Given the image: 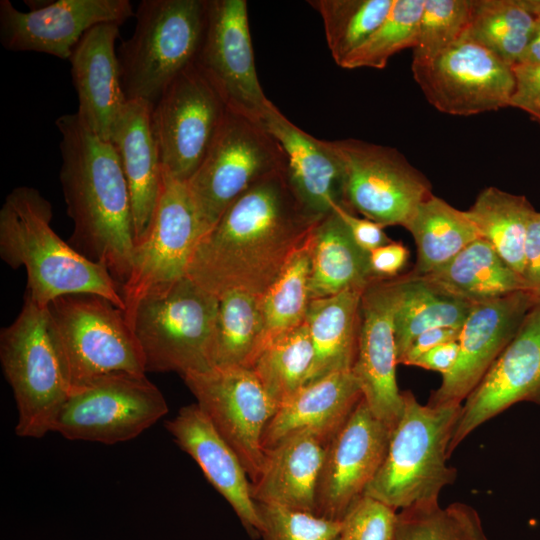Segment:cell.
<instances>
[{
	"mask_svg": "<svg viewBox=\"0 0 540 540\" xmlns=\"http://www.w3.org/2000/svg\"><path fill=\"white\" fill-rule=\"evenodd\" d=\"M323 217L295 194L287 168L260 179L198 242L187 276L220 297L241 290L261 297Z\"/></svg>",
	"mask_w": 540,
	"mask_h": 540,
	"instance_id": "obj_1",
	"label": "cell"
},
{
	"mask_svg": "<svg viewBox=\"0 0 540 540\" xmlns=\"http://www.w3.org/2000/svg\"><path fill=\"white\" fill-rule=\"evenodd\" d=\"M60 184L73 223L70 245L122 287L136 247L130 193L118 154L77 113L59 116Z\"/></svg>",
	"mask_w": 540,
	"mask_h": 540,
	"instance_id": "obj_2",
	"label": "cell"
},
{
	"mask_svg": "<svg viewBox=\"0 0 540 540\" xmlns=\"http://www.w3.org/2000/svg\"><path fill=\"white\" fill-rule=\"evenodd\" d=\"M51 203L33 187L18 186L0 209V257L27 275L25 297L41 308L54 299L78 293L96 294L125 310L121 287L95 263L53 230Z\"/></svg>",
	"mask_w": 540,
	"mask_h": 540,
	"instance_id": "obj_3",
	"label": "cell"
},
{
	"mask_svg": "<svg viewBox=\"0 0 540 540\" xmlns=\"http://www.w3.org/2000/svg\"><path fill=\"white\" fill-rule=\"evenodd\" d=\"M403 409L391 429L388 449L364 494L396 510L438 501L441 490L456 479L447 465L448 447L462 404H421L402 392Z\"/></svg>",
	"mask_w": 540,
	"mask_h": 540,
	"instance_id": "obj_4",
	"label": "cell"
},
{
	"mask_svg": "<svg viewBox=\"0 0 540 540\" xmlns=\"http://www.w3.org/2000/svg\"><path fill=\"white\" fill-rule=\"evenodd\" d=\"M207 0H142L130 38L117 49L128 101L154 105L169 84L196 61Z\"/></svg>",
	"mask_w": 540,
	"mask_h": 540,
	"instance_id": "obj_5",
	"label": "cell"
},
{
	"mask_svg": "<svg viewBox=\"0 0 540 540\" xmlns=\"http://www.w3.org/2000/svg\"><path fill=\"white\" fill-rule=\"evenodd\" d=\"M46 315L70 390L108 373L146 374L133 328L108 299L88 293L60 296L47 305Z\"/></svg>",
	"mask_w": 540,
	"mask_h": 540,
	"instance_id": "obj_6",
	"label": "cell"
},
{
	"mask_svg": "<svg viewBox=\"0 0 540 540\" xmlns=\"http://www.w3.org/2000/svg\"><path fill=\"white\" fill-rule=\"evenodd\" d=\"M219 299L188 276L150 291L130 325L148 372H205L213 368L212 339Z\"/></svg>",
	"mask_w": 540,
	"mask_h": 540,
	"instance_id": "obj_7",
	"label": "cell"
},
{
	"mask_svg": "<svg viewBox=\"0 0 540 540\" xmlns=\"http://www.w3.org/2000/svg\"><path fill=\"white\" fill-rule=\"evenodd\" d=\"M0 362L16 402V435L38 439L52 432L70 387L50 337L46 308L25 297L17 317L0 331Z\"/></svg>",
	"mask_w": 540,
	"mask_h": 540,
	"instance_id": "obj_8",
	"label": "cell"
},
{
	"mask_svg": "<svg viewBox=\"0 0 540 540\" xmlns=\"http://www.w3.org/2000/svg\"><path fill=\"white\" fill-rule=\"evenodd\" d=\"M285 168V152L265 127L227 110L207 155L187 182L205 233L251 186Z\"/></svg>",
	"mask_w": 540,
	"mask_h": 540,
	"instance_id": "obj_9",
	"label": "cell"
},
{
	"mask_svg": "<svg viewBox=\"0 0 540 540\" xmlns=\"http://www.w3.org/2000/svg\"><path fill=\"white\" fill-rule=\"evenodd\" d=\"M167 412L163 394L146 374L113 372L72 388L52 432L111 445L136 438Z\"/></svg>",
	"mask_w": 540,
	"mask_h": 540,
	"instance_id": "obj_10",
	"label": "cell"
},
{
	"mask_svg": "<svg viewBox=\"0 0 540 540\" xmlns=\"http://www.w3.org/2000/svg\"><path fill=\"white\" fill-rule=\"evenodd\" d=\"M344 172V205L384 227H405L431 184L395 148L357 139L329 141Z\"/></svg>",
	"mask_w": 540,
	"mask_h": 540,
	"instance_id": "obj_11",
	"label": "cell"
},
{
	"mask_svg": "<svg viewBox=\"0 0 540 540\" xmlns=\"http://www.w3.org/2000/svg\"><path fill=\"white\" fill-rule=\"evenodd\" d=\"M204 234L187 183L163 171L152 224L136 244L129 278L121 287L128 322L146 294L187 276L192 255Z\"/></svg>",
	"mask_w": 540,
	"mask_h": 540,
	"instance_id": "obj_12",
	"label": "cell"
},
{
	"mask_svg": "<svg viewBox=\"0 0 540 540\" xmlns=\"http://www.w3.org/2000/svg\"><path fill=\"white\" fill-rule=\"evenodd\" d=\"M227 110L195 63L181 72L152 108L163 171L187 183L207 155Z\"/></svg>",
	"mask_w": 540,
	"mask_h": 540,
	"instance_id": "obj_13",
	"label": "cell"
},
{
	"mask_svg": "<svg viewBox=\"0 0 540 540\" xmlns=\"http://www.w3.org/2000/svg\"><path fill=\"white\" fill-rule=\"evenodd\" d=\"M182 378L196 404L237 454L251 483L256 481L265 458L262 435L278 404L246 367H214Z\"/></svg>",
	"mask_w": 540,
	"mask_h": 540,
	"instance_id": "obj_14",
	"label": "cell"
},
{
	"mask_svg": "<svg viewBox=\"0 0 540 540\" xmlns=\"http://www.w3.org/2000/svg\"><path fill=\"white\" fill-rule=\"evenodd\" d=\"M412 72L427 101L451 115L508 107L515 88L512 66L466 34Z\"/></svg>",
	"mask_w": 540,
	"mask_h": 540,
	"instance_id": "obj_15",
	"label": "cell"
},
{
	"mask_svg": "<svg viewBox=\"0 0 540 540\" xmlns=\"http://www.w3.org/2000/svg\"><path fill=\"white\" fill-rule=\"evenodd\" d=\"M195 65L228 110L260 123L272 106L256 72L246 1L207 0Z\"/></svg>",
	"mask_w": 540,
	"mask_h": 540,
	"instance_id": "obj_16",
	"label": "cell"
},
{
	"mask_svg": "<svg viewBox=\"0 0 540 540\" xmlns=\"http://www.w3.org/2000/svg\"><path fill=\"white\" fill-rule=\"evenodd\" d=\"M391 428L363 399L330 439L316 490L315 514L341 521L385 458Z\"/></svg>",
	"mask_w": 540,
	"mask_h": 540,
	"instance_id": "obj_17",
	"label": "cell"
},
{
	"mask_svg": "<svg viewBox=\"0 0 540 540\" xmlns=\"http://www.w3.org/2000/svg\"><path fill=\"white\" fill-rule=\"evenodd\" d=\"M135 16L129 0H57L18 10L0 0V43L12 52H38L69 60L91 28L122 25Z\"/></svg>",
	"mask_w": 540,
	"mask_h": 540,
	"instance_id": "obj_18",
	"label": "cell"
},
{
	"mask_svg": "<svg viewBox=\"0 0 540 540\" xmlns=\"http://www.w3.org/2000/svg\"><path fill=\"white\" fill-rule=\"evenodd\" d=\"M400 277L374 279L364 289L360 325L352 372L372 413L391 429L403 409V395L396 381L397 354L394 313Z\"/></svg>",
	"mask_w": 540,
	"mask_h": 540,
	"instance_id": "obj_19",
	"label": "cell"
},
{
	"mask_svg": "<svg viewBox=\"0 0 540 540\" xmlns=\"http://www.w3.org/2000/svg\"><path fill=\"white\" fill-rule=\"evenodd\" d=\"M521 401L540 405V300L465 399L449 443L448 455L485 421Z\"/></svg>",
	"mask_w": 540,
	"mask_h": 540,
	"instance_id": "obj_20",
	"label": "cell"
},
{
	"mask_svg": "<svg viewBox=\"0 0 540 540\" xmlns=\"http://www.w3.org/2000/svg\"><path fill=\"white\" fill-rule=\"evenodd\" d=\"M540 300L527 290L473 304L458 339L459 355L442 376L429 404H461L512 341L529 311Z\"/></svg>",
	"mask_w": 540,
	"mask_h": 540,
	"instance_id": "obj_21",
	"label": "cell"
},
{
	"mask_svg": "<svg viewBox=\"0 0 540 540\" xmlns=\"http://www.w3.org/2000/svg\"><path fill=\"white\" fill-rule=\"evenodd\" d=\"M120 26L107 23L91 28L69 58L78 97L76 113L87 127L107 141H111L128 103L116 49Z\"/></svg>",
	"mask_w": 540,
	"mask_h": 540,
	"instance_id": "obj_22",
	"label": "cell"
},
{
	"mask_svg": "<svg viewBox=\"0 0 540 540\" xmlns=\"http://www.w3.org/2000/svg\"><path fill=\"white\" fill-rule=\"evenodd\" d=\"M165 427L229 503L247 531L254 537L260 535L262 522L246 470L200 407L196 403L181 407Z\"/></svg>",
	"mask_w": 540,
	"mask_h": 540,
	"instance_id": "obj_23",
	"label": "cell"
},
{
	"mask_svg": "<svg viewBox=\"0 0 540 540\" xmlns=\"http://www.w3.org/2000/svg\"><path fill=\"white\" fill-rule=\"evenodd\" d=\"M260 123L283 148L289 182L309 212L324 217L345 207L343 166L328 140L309 135L274 104Z\"/></svg>",
	"mask_w": 540,
	"mask_h": 540,
	"instance_id": "obj_24",
	"label": "cell"
},
{
	"mask_svg": "<svg viewBox=\"0 0 540 540\" xmlns=\"http://www.w3.org/2000/svg\"><path fill=\"white\" fill-rule=\"evenodd\" d=\"M330 439L303 430L265 449L262 470L251 483L254 501L315 513L318 479Z\"/></svg>",
	"mask_w": 540,
	"mask_h": 540,
	"instance_id": "obj_25",
	"label": "cell"
},
{
	"mask_svg": "<svg viewBox=\"0 0 540 540\" xmlns=\"http://www.w3.org/2000/svg\"><path fill=\"white\" fill-rule=\"evenodd\" d=\"M152 108L153 105L146 101H128L110 141L127 181L136 244L149 231L163 182Z\"/></svg>",
	"mask_w": 540,
	"mask_h": 540,
	"instance_id": "obj_26",
	"label": "cell"
},
{
	"mask_svg": "<svg viewBox=\"0 0 540 540\" xmlns=\"http://www.w3.org/2000/svg\"><path fill=\"white\" fill-rule=\"evenodd\" d=\"M361 398L352 371L331 373L304 384L278 405L263 432V449L303 430L332 438Z\"/></svg>",
	"mask_w": 540,
	"mask_h": 540,
	"instance_id": "obj_27",
	"label": "cell"
},
{
	"mask_svg": "<svg viewBox=\"0 0 540 540\" xmlns=\"http://www.w3.org/2000/svg\"><path fill=\"white\" fill-rule=\"evenodd\" d=\"M310 300L325 298L351 289H365L374 280L369 253L351 237L334 211L324 216L309 236Z\"/></svg>",
	"mask_w": 540,
	"mask_h": 540,
	"instance_id": "obj_28",
	"label": "cell"
},
{
	"mask_svg": "<svg viewBox=\"0 0 540 540\" xmlns=\"http://www.w3.org/2000/svg\"><path fill=\"white\" fill-rule=\"evenodd\" d=\"M363 291L351 289L310 300L306 324L314 349V361L306 383L331 373L352 371L358 346Z\"/></svg>",
	"mask_w": 540,
	"mask_h": 540,
	"instance_id": "obj_29",
	"label": "cell"
},
{
	"mask_svg": "<svg viewBox=\"0 0 540 540\" xmlns=\"http://www.w3.org/2000/svg\"><path fill=\"white\" fill-rule=\"evenodd\" d=\"M421 277L471 304L526 290L522 277L483 238L471 242L446 264Z\"/></svg>",
	"mask_w": 540,
	"mask_h": 540,
	"instance_id": "obj_30",
	"label": "cell"
},
{
	"mask_svg": "<svg viewBox=\"0 0 540 540\" xmlns=\"http://www.w3.org/2000/svg\"><path fill=\"white\" fill-rule=\"evenodd\" d=\"M472 306L421 276H401L394 313L397 364L418 335L440 327L461 330Z\"/></svg>",
	"mask_w": 540,
	"mask_h": 540,
	"instance_id": "obj_31",
	"label": "cell"
},
{
	"mask_svg": "<svg viewBox=\"0 0 540 540\" xmlns=\"http://www.w3.org/2000/svg\"><path fill=\"white\" fill-rule=\"evenodd\" d=\"M417 247L412 275L428 274L450 261L480 234L466 211L431 195L418 205L405 225Z\"/></svg>",
	"mask_w": 540,
	"mask_h": 540,
	"instance_id": "obj_32",
	"label": "cell"
},
{
	"mask_svg": "<svg viewBox=\"0 0 540 540\" xmlns=\"http://www.w3.org/2000/svg\"><path fill=\"white\" fill-rule=\"evenodd\" d=\"M534 211L524 196L487 187L479 193L466 213L480 237L522 277L527 226Z\"/></svg>",
	"mask_w": 540,
	"mask_h": 540,
	"instance_id": "obj_33",
	"label": "cell"
},
{
	"mask_svg": "<svg viewBox=\"0 0 540 540\" xmlns=\"http://www.w3.org/2000/svg\"><path fill=\"white\" fill-rule=\"evenodd\" d=\"M218 299L212 339L213 368H250L263 341L261 297L233 290Z\"/></svg>",
	"mask_w": 540,
	"mask_h": 540,
	"instance_id": "obj_34",
	"label": "cell"
},
{
	"mask_svg": "<svg viewBox=\"0 0 540 540\" xmlns=\"http://www.w3.org/2000/svg\"><path fill=\"white\" fill-rule=\"evenodd\" d=\"M535 23L536 17L521 0H471L466 35L514 66L528 46Z\"/></svg>",
	"mask_w": 540,
	"mask_h": 540,
	"instance_id": "obj_35",
	"label": "cell"
},
{
	"mask_svg": "<svg viewBox=\"0 0 540 540\" xmlns=\"http://www.w3.org/2000/svg\"><path fill=\"white\" fill-rule=\"evenodd\" d=\"M313 361L314 349L305 321L265 345L249 369L279 405L307 382Z\"/></svg>",
	"mask_w": 540,
	"mask_h": 540,
	"instance_id": "obj_36",
	"label": "cell"
},
{
	"mask_svg": "<svg viewBox=\"0 0 540 540\" xmlns=\"http://www.w3.org/2000/svg\"><path fill=\"white\" fill-rule=\"evenodd\" d=\"M310 266L308 238L261 296L264 333L260 351L273 339L306 321L310 303Z\"/></svg>",
	"mask_w": 540,
	"mask_h": 540,
	"instance_id": "obj_37",
	"label": "cell"
},
{
	"mask_svg": "<svg viewBox=\"0 0 540 540\" xmlns=\"http://www.w3.org/2000/svg\"><path fill=\"white\" fill-rule=\"evenodd\" d=\"M308 3L320 14L328 48L340 66L380 26L394 0H311Z\"/></svg>",
	"mask_w": 540,
	"mask_h": 540,
	"instance_id": "obj_38",
	"label": "cell"
},
{
	"mask_svg": "<svg viewBox=\"0 0 540 540\" xmlns=\"http://www.w3.org/2000/svg\"><path fill=\"white\" fill-rule=\"evenodd\" d=\"M424 0H394L373 34L340 64L341 68L383 69L399 51L416 45Z\"/></svg>",
	"mask_w": 540,
	"mask_h": 540,
	"instance_id": "obj_39",
	"label": "cell"
},
{
	"mask_svg": "<svg viewBox=\"0 0 540 540\" xmlns=\"http://www.w3.org/2000/svg\"><path fill=\"white\" fill-rule=\"evenodd\" d=\"M471 0H424L412 65L426 64L467 32Z\"/></svg>",
	"mask_w": 540,
	"mask_h": 540,
	"instance_id": "obj_40",
	"label": "cell"
},
{
	"mask_svg": "<svg viewBox=\"0 0 540 540\" xmlns=\"http://www.w3.org/2000/svg\"><path fill=\"white\" fill-rule=\"evenodd\" d=\"M395 540H470L458 502L442 508L438 501L399 510Z\"/></svg>",
	"mask_w": 540,
	"mask_h": 540,
	"instance_id": "obj_41",
	"label": "cell"
},
{
	"mask_svg": "<svg viewBox=\"0 0 540 540\" xmlns=\"http://www.w3.org/2000/svg\"><path fill=\"white\" fill-rule=\"evenodd\" d=\"M264 540H338L341 521L313 512L256 503Z\"/></svg>",
	"mask_w": 540,
	"mask_h": 540,
	"instance_id": "obj_42",
	"label": "cell"
},
{
	"mask_svg": "<svg viewBox=\"0 0 540 540\" xmlns=\"http://www.w3.org/2000/svg\"><path fill=\"white\" fill-rule=\"evenodd\" d=\"M398 510L363 494L341 520L339 540H395Z\"/></svg>",
	"mask_w": 540,
	"mask_h": 540,
	"instance_id": "obj_43",
	"label": "cell"
},
{
	"mask_svg": "<svg viewBox=\"0 0 540 540\" xmlns=\"http://www.w3.org/2000/svg\"><path fill=\"white\" fill-rule=\"evenodd\" d=\"M515 88L510 106L522 109L540 121V65L512 66Z\"/></svg>",
	"mask_w": 540,
	"mask_h": 540,
	"instance_id": "obj_44",
	"label": "cell"
},
{
	"mask_svg": "<svg viewBox=\"0 0 540 540\" xmlns=\"http://www.w3.org/2000/svg\"><path fill=\"white\" fill-rule=\"evenodd\" d=\"M346 225L355 243L370 253L374 249L390 243L384 226L367 218H359L343 206L333 209Z\"/></svg>",
	"mask_w": 540,
	"mask_h": 540,
	"instance_id": "obj_45",
	"label": "cell"
},
{
	"mask_svg": "<svg viewBox=\"0 0 540 540\" xmlns=\"http://www.w3.org/2000/svg\"><path fill=\"white\" fill-rule=\"evenodd\" d=\"M522 278L526 290L540 298V212L536 211L527 226Z\"/></svg>",
	"mask_w": 540,
	"mask_h": 540,
	"instance_id": "obj_46",
	"label": "cell"
},
{
	"mask_svg": "<svg viewBox=\"0 0 540 540\" xmlns=\"http://www.w3.org/2000/svg\"><path fill=\"white\" fill-rule=\"evenodd\" d=\"M409 251L401 242L391 241L369 253V264L374 279H393L408 261Z\"/></svg>",
	"mask_w": 540,
	"mask_h": 540,
	"instance_id": "obj_47",
	"label": "cell"
},
{
	"mask_svg": "<svg viewBox=\"0 0 540 540\" xmlns=\"http://www.w3.org/2000/svg\"><path fill=\"white\" fill-rule=\"evenodd\" d=\"M460 329L434 328L418 335L410 344L399 364L412 366L428 350L447 342L458 341Z\"/></svg>",
	"mask_w": 540,
	"mask_h": 540,
	"instance_id": "obj_48",
	"label": "cell"
},
{
	"mask_svg": "<svg viewBox=\"0 0 540 540\" xmlns=\"http://www.w3.org/2000/svg\"><path fill=\"white\" fill-rule=\"evenodd\" d=\"M458 355V341L447 342L423 353L413 362L412 366L436 371L444 376L452 370L457 361Z\"/></svg>",
	"mask_w": 540,
	"mask_h": 540,
	"instance_id": "obj_49",
	"label": "cell"
},
{
	"mask_svg": "<svg viewBox=\"0 0 540 540\" xmlns=\"http://www.w3.org/2000/svg\"><path fill=\"white\" fill-rule=\"evenodd\" d=\"M460 512L465 521L470 540H488L478 513L469 505L459 503Z\"/></svg>",
	"mask_w": 540,
	"mask_h": 540,
	"instance_id": "obj_50",
	"label": "cell"
},
{
	"mask_svg": "<svg viewBox=\"0 0 540 540\" xmlns=\"http://www.w3.org/2000/svg\"><path fill=\"white\" fill-rule=\"evenodd\" d=\"M519 63L540 65V18H536L531 39Z\"/></svg>",
	"mask_w": 540,
	"mask_h": 540,
	"instance_id": "obj_51",
	"label": "cell"
},
{
	"mask_svg": "<svg viewBox=\"0 0 540 540\" xmlns=\"http://www.w3.org/2000/svg\"><path fill=\"white\" fill-rule=\"evenodd\" d=\"M524 7L536 18H540V0H521Z\"/></svg>",
	"mask_w": 540,
	"mask_h": 540,
	"instance_id": "obj_52",
	"label": "cell"
},
{
	"mask_svg": "<svg viewBox=\"0 0 540 540\" xmlns=\"http://www.w3.org/2000/svg\"><path fill=\"white\" fill-rule=\"evenodd\" d=\"M339 540V539H338Z\"/></svg>",
	"mask_w": 540,
	"mask_h": 540,
	"instance_id": "obj_53",
	"label": "cell"
}]
</instances>
